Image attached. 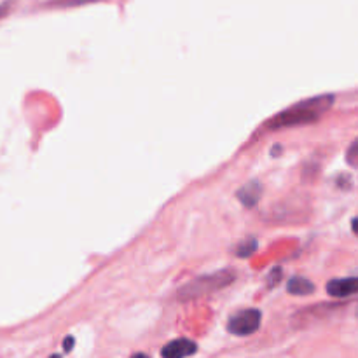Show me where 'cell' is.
I'll return each instance as SVG.
<instances>
[{
  "instance_id": "1",
  "label": "cell",
  "mask_w": 358,
  "mask_h": 358,
  "mask_svg": "<svg viewBox=\"0 0 358 358\" xmlns=\"http://www.w3.org/2000/svg\"><path fill=\"white\" fill-rule=\"evenodd\" d=\"M334 103V98L331 94H324V96L311 98L308 101H301V103L294 105L289 110L282 112L280 115H276L275 119H271L269 126L271 128H287V126H299V124H308V122H315L325 110L332 107Z\"/></svg>"
},
{
  "instance_id": "3",
  "label": "cell",
  "mask_w": 358,
  "mask_h": 358,
  "mask_svg": "<svg viewBox=\"0 0 358 358\" xmlns=\"http://www.w3.org/2000/svg\"><path fill=\"white\" fill-rule=\"evenodd\" d=\"M262 315L259 310H243L240 313L233 315L227 322V331L234 336H250L254 332H257V329L261 327Z\"/></svg>"
},
{
  "instance_id": "5",
  "label": "cell",
  "mask_w": 358,
  "mask_h": 358,
  "mask_svg": "<svg viewBox=\"0 0 358 358\" xmlns=\"http://www.w3.org/2000/svg\"><path fill=\"white\" fill-rule=\"evenodd\" d=\"M358 289V282L355 276L352 278H339L332 280V282L327 283V292L331 294L332 297H348L353 296Z\"/></svg>"
},
{
  "instance_id": "6",
  "label": "cell",
  "mask_w": 358,
  "mask_h": 358,
  "mask_svg": "<svg viewBox=\"0 0 358 358\" xmlns=\"http://www.w3.org/2000/svg\"><path fill=\"white\" fill-rule=\"evenodd\" d=\"M261 194H262L261 184L254 180L240 189V192H238V198L241 199V203H243L245 206H255V203L259 201Z\"/></svg>"
},
{
  "instance_id": "8",
  "label": "cell",
  "mask_w": 358,
  "mask_h": 358,
  "mask_svg": "<svg viewBox=\"0 0 358 358\" xmlns=\"http://www.w3.org/2000/svg\"><path fill=\"white\" fill-rule=\"evenodd\" d=\"M255 250H257V241H255L254 238H248V240L241 241V243L238 245L236 255H240V257H248V255L254 254Z\"/></svg>"
},
{
  "instance_id": "9",
  "label": "cell",
  "mask_w": 358,
  "mask_h": 358,
  "mask_svg": "<svg viewBox=\"0 0 358 358\" xmlns=\"http://www.w3.org/2000/svg\"><path fill=\"white\" fill-rule=\"evenodd\" d=\"M357 154H358V149H357V142H353L352 143V147H350V150H348V163L352 164V166H357V163H358V157H357Z\"/></svg>"
},
{
  "instance_id": "4",
  "label": "cell",
  "mask_w": 358,
  "mask_h": 358,
  "mask_svg": "<svg viewBox=\"0 0 358 358\" xmlns=\"http://www.w3.org/2000/svg\"><path fill=\"white\" fill-rule=\"evenodd\" d=\"M198 352V346L191 339H175V341L168 343L163 350H161V355L164 358H184L191 357Z\"/></svg>"
},
{
  "instance_id": "2",
  "label": "cell",
  "mask_w": 358,
  "mask_h": 358,
  "mask_svg": "<svg viewBox=\"0 0 358 358\" xmlns=\"http://www.w3.org/2000/svg\"><path fill=\"white\" fill-rule=\"evenodd\" d=\"M236 278V271L234 269H224V271L212 273V275H203L199 278L192 280L191 283H187L185 287H182V290L178 292V301H187V299H196V297L206 296L210 292H215V290L224 289L229 283L234 282Z\"/></svg>"
},
{
  "instance_id": "7",
  "label": "cell",
  "mask_w": 358,
  "mask_h": 358,
  "mask_svg": "<svg viewBox=\"0 0 358 358\" xmlns=\"http://www.w3.org/2000/svg\"><path fill=\"white\" fill-rule=\"evenodd\" d=\"M287 290L294 294V296H310V294H313L315 285L310 280L303 278V276H294V278H290L289 289Z\"/></svg>"
}]
</instances>
